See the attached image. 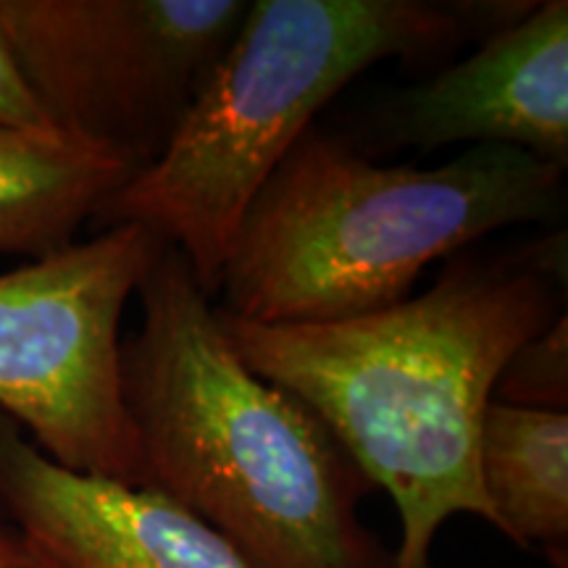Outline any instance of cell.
Wrapping results in <instances>:
<instances>
[{
	"label": "cell",
	"mask_w": 568,
	"mask_h": 568,
	"mask_svg": "<svg viewBox=\"0 0 568 568\" xmlns=\"http://www.w3.org/2000/svg\"><path fill=\"white\" fill-rule=\"evenodd\" d=\"M566 234L456 258L422 295L339 322L253 324L219 314L243 364L293 393L393 497V568H437L447 518L493 524L479 474L481 418L518 347L566 314Z\"/></svg>",
	"instance_id": "cell-1"
},
{
	"label": "cell",
	"mask_w": 568,
	"mask_h": 568,
	"mask_svg": "<svg viewBox=\"0 0 568 568\" xmlns=\"http://www.w3.org/2000/svg\"><path fill=\"white\" fill-rule=\"evenodd\" d=\"M122 343L138 487L201 518L251 568H393L358 516L368 481L329 426L243 364L193 268L163 245Z\"/></svg>",
	"instance_id": "cell-2"
},
{
	"label": "cell",
	"mask_w": 568,
	"mask_h": 568,
	"mask_svg": "<svg viewBox=\"0 0 568 568\" xmlns=\"http://www.w3.org/2000/svg\"><path fill=\"white\" fill-rule=\"evenodd\" d=\"M566 169L508 145L439 166L376 163L311 124L247 205L213 305L240 322L366 316L410 297L429 264L566 209Z\"/></svg>",
	"instance_id": "cell-3"
},
{
	"label": "cell",
	"mask_w": 568,
	"mask_h": 568,
	"mask_svg": "<svg viewBox=\"0 0 568 568\" xmlns=\"http://www.w3.org/2000/svg\"><path fill=\"white\" fill-rule=\"evenodd\" d=\"M531 3L253 0L180 130L92 219L176 247L216 297L247 205L316 113L382 61L435 63Z\"/></svg>",
	"instance_id": "cell-4"
},
{
	"label": "cell",
	"mask_w": 568,
	"mask_h": 568,
	"mask_svg": "<svg viewBox=\"0 0 568 568\" xmlns=\"http://www.w3.org/2000/svg\"><path fill=\"white\" fill-rule=\"evenodd\" d=\"M163 245L119 224L0 274V410L69 471L138 485L119 326Z\"/></svg>",
	"instance_id": "cell-5"
},
{
	"label": "cell",
	"mask_w": 568,
	"mask_h": 568,
	"mask_svg": "<svg viewBox=\"0 0 568 568\" xmlns=\"http://www.w3.org/2000/svg\"><path fill=\"white\" fill-rule=\"evenodd\" d=\"M245 13L247 0H0V30L55 132L140 172Z\"/></svg>",
	"instance_id": "cell-6"
},
{
	"label": "cell",
	"mask_w": 568,
	"mask_h": 568,
	"mask_svg": "<svg viewBox=\"0 0 568 568\" xmlns=\"http://www.w3.org/2000/svg\"><path fill=\"white\" fill-rule=\"evenodd\" d=\"M361 134L351 142L368 159L466 142L518 148L566 169L568 3H531L468 59L389 92L366 113Z\"/></svg>",
	"instance_id": "cell-7"
},
{
	"label": "cell",
	"mask_w": 568,
	"mask_h": 568,
	"mask_svg": "<svg viewBox=\"0 0 568 568\" xmlns=\"http://www.w3.org/2000/svg\"><path fill=\"white\" fill-rule=\"evenodd\" d=\"M0 510L48 568H251L166 495L59 466L3 410Z\"/></svg>",
	"instance_id": "cell-8"
},
{
	"label": "cell",
	"mask_w": 568,
	"mask_h": 568,
	"mask_svg": "<svg viewBox=\"0 0 568 568\" xmlns=\"http://www.w3.org/2000/svg\"><path fill=\"white\" fill-rule=\"evenodd\" d=\"M132 174L130 163L63 134L0 124V253L38 261L74 245Z\"/></svg>",
	"instance_id": "cell-9"
},
{
	"label": "cell",
	"mask_w": 568,
	"mask_h": 568,
	"mask_svg": "<svg viewBox=\"0 0 568 568\" xmlns=\"http://www.w3.org/2000/svg\"><path fill=\"white\" fill-rule=\"evenodd\" d=\"M481 487L495 529L566 568L568 414L493 400L479 435Z\"/></svg>",
	"instance_id": "cell-10"
},
{
	"label": "cell",
	"mask_w": 568,
	"mask_h": 568,
	"mask_svg": "<svg viewBox=\"0 0 568 568\" xmlns=\"http://www.w3.org/2000/svg\"><path fill=\"white\" fill-rule=\"evenodd\" d=\"M500 403L518 408L566 410L568 403V322L560 314L542 335L510 355L497 379Z\"/></svg>",
	"instance_id": "cell-11"
},
{
	"label": "cell",
	"mask_w": 568,
	"mask_h": 568,
	"mask_svg": "<svg viewBox=\"0 0 568 568\" xmlns=\"http://www.w3.org/2000/svg\"><path fill=\"white\" fill-rule=\"evenodd\" d=\"M0 124L17 126V130L27 132H42V134H61L55 132L51 119L34 101L32 90L27 88L24 77L13 61L9 42L0 30Z\"/></svg>",
	"instance_id": "cell-12"
},
{
	"label": "cell",
	"mask_w": 568,
	"mask_h": 568,
	"mask_svg": "<svg viewBox=\"0 0 568 568\" xmlns=\"http://www.w3.org/2000/svg\"><path fill=\"white\" fill-rule=\"evenodd\" d=\"M0 568H48L9 524H0Z\"/></svg>",
	"instance_id": "cell-13"
}]
</instances>
